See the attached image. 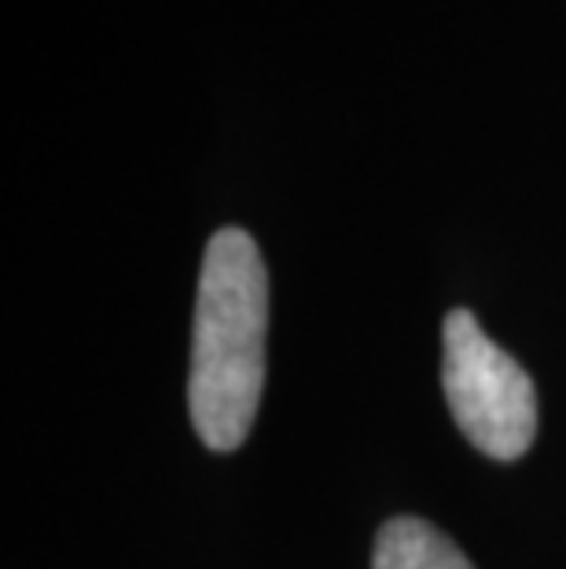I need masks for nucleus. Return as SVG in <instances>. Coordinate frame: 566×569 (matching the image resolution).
Wrapping results in <instances>:
<instances>
[{"mask_svg":"<svg viewBox=\"0 0 566 569\" xmlns=\"http://www.w3.org/2000/svg\"><path fill=\"white\" fill-rule=\"evenodd\" d=\"M371 569H475L471 559L424 518H390L376 537Z\"/></svg>","mask_w":566,"mask_h":569,"instance_id":"7ed1b4c3","label":"nucleus"},{"mask_svg":"<svg viewBox=\"0 0 566 569\" xmlns=\"http://www.w3.org/2000/svg\"><path fill=\"white\" fill-rule=\"evenodd\" d=\"M269 272L244 228H221L207 243L191 335L188 411L214 452H232L255 427L265 386Z\"/></svg>","mask_w":566,"mask_h":569,"instance_id":"f257e3e1","label":"nucleus"},{"mask_svg":"<svg viewBox=\"0 0 566 569\" xmlns=\"http://www.w3.org/2000/svg\"><path fill=\"white\" fill-rule=\"evenodd\" d=\"M441 346L445 401L464 438L500 463L523 459L537 438L534 379L481 331L475 312L467 309H453L445 317Z\"/></svg>","mask_w":566,"mask_h":569,"instance_id":"f03ea898","label":"nucleus"}]
</instances>
